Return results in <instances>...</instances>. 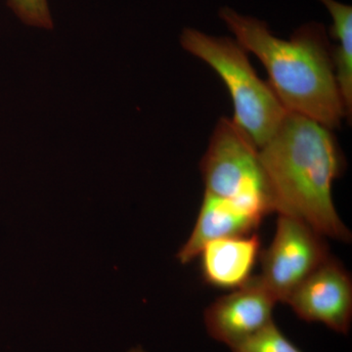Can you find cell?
<instances>
[{"label": "cell", "instance_id": "6da1fadb", "mask_svg": "<svg viewBox=\"0 0 352 352\" xmlns=\"http://www.w3.org/2000/svg\"><path fill=\"white\" fill-rule=\"evenodd\" d=\"M333 129L298 113H288L259 149L278 214L307 222L324 237L349 243L351 233L333 201V182L344 160Z\"/></svg>", "mask_w": 352, "mask_h": 352}, {"label": "cell", "instance_id": "7a4b0ae2", "mask_svg": "<svg viewBox=\"0 0 352 352\" xmlns=\"http://www.w3.org/2000/svg\"><path fill=\"white\" fill-rule=\"evenodd\" d=\"M219 16L236 41L263 65L270 76L268 85L287 112L305 116L331 129L340 126L347 113L323 25L307 23L289 39H282L263 21L230 7H222Z\"/></svg>", "mask_w": 352, "mask_h": 352}, {"label": "cell", "instance_id": "3957f363", "mask_svg": "<svg viewBox=\"0 0 352 352\" xmlns=\"http://www.w3.org/2000/svg\"><path fill=\"white\" fill-rule=\"evenodd\" d=\"M180 43L226 83L233 101V122L261 149L289 112L268 82L252 68L248 51L236 39L210 36L195 29H185Z\"/></svg>", "mask_w": 352, "mask_h": 352}, {"label": "cell", "instance_id": "277c9868", "mask_svg": "<svg viewBox=\"0 0 352 352\" xmlns=\"http://www.w3.org/2000/svg\"><path fill=\"white\" fill-rule=\"evenodd\" d=\"M205 193L263 219L276 212L259 149L233 120L221 118L201 162Z\"/></svg>", "mask_w": 352, "mask_h": 352}, {"label": "cell", "instance_id": "5b68a950", "mask_svg": "<svg viewBox=\"0 0 352 352\" xmlns=\"http://www.w3.org/2000/svg\"><path fill=\"white\" fill-rule=\"evenodd\" d=\"M330 256L324 236L298 217L279 214L274 238L261 256V273L256 277L277 302H286Z\"/></svg>", "mask_w": 352, "mask_h": 352}, {"label": "cell", "instance_id": "8992f818", "mask_svg": "<svg viewBox=\"0 0 352 352\" xmlns=\"http://www.w3.org/2000/svg\"><path fill=\"white\" fill-rule=\"evenodd\" d=\"M285 303L303 321L323 324L333 332L347 335L352 321L351 274L330 256Z\"/></svg>", "mask_w": 352, "mask_h": 352}, {"label": "cell", "instance_id": "52a82bcc", "mask_svg": "<svg viewBox=\"0 0 352 352\" xmlns=\"http://www.w3.org/2000/svg\"><path fill=\"white\" fill-rule=\"evenodd\" d=\"M277 302L258 277H252L244 286L207 307L206 330L212 339L231 349L273 322Z\"/></svg>", "mask_w": 352, "mask_h": 352}, {"label": "cell", "instance_id": "ba28073f", "mask_svg": "<svg viewBox=\"0 0 352 352\" xmlns=\"http://www.w3.org/2000/svg\"><path fill=\"white\" fill-rule=\"evenodd\" d=\"M259 254L261 240L256 233L212 241L199 254L204 280L217 288H240L252 279Z\"/></svg>", "mask_w": 352, "mask_h": 352}, {"label": "cell", "instance_id": "9c48e42d", "mask_svg": "<svg viewBox=\"0 0 352 352\" xmlns=\"http://www.w3.org/2000/svg\"><path fill=\"white\" fill-rule=\"evenodd\" d=\"M261 220L231 201L205 193L193 231L176 258L182 264L191 263L208 243L254 233Z\"/></svg>", "mask_w": 352, "mask_h": 352}, {"label": "cell", "instance_id": "30bf717a", "mask_svg": "<svg viewBox=\"0 0 352 352\" xmlns=\"http://www.w3.org/2000/svg\"><path fill=\"white\" fill-rule=\"evenodd\" d=\"M327 8L332 25L330 34L335 39V47L331 48V54L335 69L336 80L347 118L352 111V7L337 0H319Z\"/></svg>", "mask_w": 352, "mask_h": 352}, {"label": "cell", "instance_id": "8fae6325", "mask_svg": "<svg viewBox=\"0 0 352 352\" xmlns=\"http://www.w3.org/2000/svg\"><path fill=\"white\" fill-rule=\"evenodd\" d=\"M230 349L232 352H302L282 333L274 321Z\"/></svg>", "mask_w": 352, "mask_h": 352}, {"label": "cell", "instance_id": "7c38bea8", "mask_svg": "<svg viewBox=\"0 0 352 352\" xmlns=\"http://www.w3.org/2000/svg\"><path fill=\"white\" fill-rule=\"evenodd\" d=\"M7 3L25 25L52 29L53 22L47 0H7Z\"/></svg>", "mask_w": 352, "mask_h": 352}, {"label": "cell", "instance_id": "4fadbf2b", "mask_svg": "<svg viewBox=\"0 0 352 352\" xmlns=\"http://www.w3.org/2000/svg\"><path fill=\"white\" fill-rule=\"evenodd\" d=\"M129 352H147L144 349H142L141 346H135L132 347L131 349H129Z\"/></svg>", "mask_w": 352, "mask_h": 352}]
</instances>
